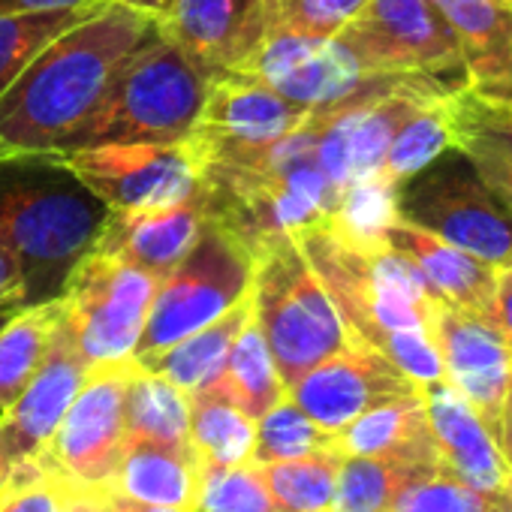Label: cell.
<instances>
[{"label": "cell", "mask_w": 512, "mask_h": 512, "mask_svg": "<svg viewBox=\"0 0 512 512\" xmlns=\"http://www.w3.org/2000/svg\"><path fill=\"white\" fill-rule=\"evenodd\" d=\"M205 220V193L202 187H196L187 199H178L172 205L112 211L94 247L157 278H166L187 256Z\"/></svg>", "instance_id": "d6986e66"}, {"label": "cell", "mask_w": 512, "mask_h": 512, "mask_svg": "<svg viewBox=\"0 0 512 512\" xmlns=\"http://www.w3.org/2000/svg\"><path fill=\"white\" fill-rule=\"evenodd\" d=\"M500 512H512V500H509V497L503 500V506H500Z\"/></svg>", "instance_id": "681fc988"}, {"label": "cell", "mask_w": 512, "mask_h": 512, "mask_svg": "<svg viewBox=\"0 0 512 512\" xmlns=\"http://www.w3.org/2000/svg\"><path fill=\"white\" fill-rule=\"evenodd\" d=\"M127 437L190 446V398L139 362L127 386Z\"/></svg>", "instance_id": "f1b7e54d"}, {"label": "cell", "mask_w": 512, "mask_h": 512, "mask_svg": "<svg viewBox=\"0 0 512 512\" xmlns=\"http://www.w3.org/2000/svg\"><path fill=\"white\" fill-rule=\"evenodd\" d=\"M497 443L503 449L506 464L512 467V374H509V386H506V401H503V413H500V431H497Z\"/></svg>", "instance_id": "ee69618b"}, {"label": "cell", "mask_w": 512, "mask_h": 512, "mask_svg": "<svg viewBox=\"0 0 512 512\" xmlns=\"http://www.w3.org/2000/svg\"><path fill=\"white\" fill-rule=\"evenodd\" d=\"M76 491L40 461L10 467L0 488V512H67Z\"/></svg>", "instance_id": "f35d334b"}, {"label": "cell", "mask_w": 512, "mask_h": 512, "mask_svg": "<svg viewBox=\"0 0 512 512\" xmlns=\"http://www.w3.org/2000/svg\"><path fill=\"white\" fill-rule=\"evenodd\" d=\"M509 4H512V0H509Z\"/></svg>", "instance_id": "f907efd6"}, {"label": "cell", "mask_w": 512, "mask_h": 512, "mask_svg": "<svg viewBox=\"0 0 512 512\" xmlns=\"http://www.w3.org/2000/svg\"><path fill=\"white\" fill-rule=\"evenodd\" d=\"M196 455L190 446H169L127 437L106 494L136 503L190 509L196 488Z\"/></svg>", "instance_id": "d4e9b609"}, {"label": "cell", "mask_w": 512, "mask_h": 512, "mask_svg": "<svg viewBox=\"0 0 512 512\" xmlns=\"http://www.w3.org/2000/svg\"><path fill=\"white\" fill-rule=\"evenodd\" d=\"M199 392H211L244 410L250 419H260L269 413L281 398H287V386L275 368V359L269 353V344L256 326L253 314L238 332L220 374Z\"/></svg>", "instance_id": "4316f807"}, {"label": "cell", "mask_w": 512, "mask_h": 512, "mask_svg": "<svg viewBox=\"0 0 512 512\" xmlns=\"http://www.w3.org/2000/svg\"><path fill=\"white\" fill-rule=\"evenodd\" d=\"M106 4H124L130 10H139V13H148V16L160 19L175 4V0H106Z\"/></svg>", "instance_id": "f6af8a7d"}, {"label": "cell", "mask_w": 512, "mask_h": 512, "mask_svg": "<svg viewBox=\"0 0 512 512\" xmlns=\"http://www.w3.org/2000/svg\"><path fill=\"white\" fill-rule=\"evenodd\" d=\"M455 148L473 163L485 187L512 214V103H494L470 88L452 91Z\"/></svg>", "instance_id": "cb8c5ba5"}, {"label": "cell", "mask_w": 512, "mask_h": 512, "mask_svg": "<svg viewBox=\"0 0 512 512\" xmlns=\"http://www.w3.org/2000/svg\"><path fill=\"white\" fill-rule=\"evenodd\" d=\"M437 467H413L386 458L344 455L329 512H392L398 494Z\"/></svg>", "instance_id": "1f68e13d"}, {"label": "cell", "mask_w": 512, "mask_h": 512, "mask_svg": "<svg viewBox=\"0 0 512 512\" xmlns=\"http://www.w3.org/2000/svg\"><path fill=\"white\" fill-rule=\"evenodd\" d=\"M85 4V0H0V16H16V13H34V10H55Z\"/></svg>", "instance_id": "b9f144b4"}, {"label": "cell", "mask_w": 512, "mask_h": 512, "mask_svg": "<svg viewBox=\"0 0 512 512\" xmlns=\"http://www.w3.org/2000/svg\"><path fill=\"white\" fill-rule=\"evenodd\" d=\"M449 22L467 88L494 103H512V4L509 0H434Z\"/></svg>", "instance_id": "7402d4cb"}, {"label": "cell", "mask_w": 512, "mask_h": 512, "mask_svg": "<svg viewBox=\"0 0 512 512\" xmlns=\"http://www.w3.org/2000/svg\"><path fill=\"white\" fill-rule=\"evenodd\" d=\"M106 0H85V4L55 7V10H34L0 16V94H4L22 70L67 28L88 19Z\"/></svg>", "instance_id": "4dcf8cb0"}, {"label": "cell", "mask_w": 512, "mask_h": 512, "mask_svg": "<svg viewBox=\"0 0 512 512\" xmlns=\"http://www.w3.org/2000/svg\"><path fill=\"white\" fill-rule=\"evenodd\" d=\"M311 115L250 70H223L211 76L202 115L184 142L193 157L253 151L296 133Z\"/></svg>", "instance_id": "5bb4252c"}, {"label": "cell", "mask_w": 512, "mask_h": 512, "mask_svg": "<svg viewBox=\"0 0 512 512\" xmlns=\"http://www.w3.org/2000/svg\"><path fill=\"white\" fill-rule=\"evenodd\" d=\"M157 287V275L97 247L76 266L61 296V323L88 365L136 353Z\"/></svg>", "instance_id": "30bf717a"}, {"label": "cell", "mask_w": 512, "mask_h": 512, "mask_svg": "<svg viewBox=\"0 0 512 512\" xmlns=\"http://www.w3.org/2000/svg\"><path fill=\"white\" fill-rule=\"evenodd\" d=\"M434 344L443 380L482 416L497 437L506 386L512 374V350L488 311L437 305Z\"/></svg>", "instance_id": "2e32d148"}, {"label": "cell", "mask_w": 512, "mask_h": 512, "mask_svg": "<svg viewBox=\"0 0 512 512\" xmlns=\"http://www.w3.org/2000/svg\"><path fill=\"white\" fill-rule=\"evenodd\" d=\"M103 512H190V509L157 506V503H136V500H124V497H109V494H103Z\"/></svg>", "instance_id": "7bdbcfd3"}, {"label": "cell", "mask_w": 512, "mask_h": 512, "mask_svg": "<svg viewBox=\"0 0 512 512\" xmlns=\"http://www.w3.org/2000/svg\"><path fill=\"white\" fill-rule=\"evenodd\" d=\"M250 314H253V305H250V293H247L235 308H229L208 326L196 329L193 335L181 338L178 344L166 347L163 353L142 359L139 365L145 371L166 377L184 395H193V392L205 389L220 374V368H223L238 332L250 320Z\"/></svg>", "instance_id": "484cf974"}, {"label": "cell", "mask_w": 512, "mask_h": 512, "mask_svg": "<svg viewBox=\"0 0 512 512\" xmlns=\"http://www.w3.org/2000/svg\"><path fill=\"white\" fill-rule=\"evenodd\" d=\"M395 214L497 272L512 266V214L455 145L395 187Z\"/></svg>", "instance_id": "ba28073f"}, {"label": "cell", "mask_w": 512, "mask_h": 512, "mask_svg": "<svg viewBox=\"0 0 512 512\" xmlns=\"http://www.w3.org/2000/svg\"><path fill=\"white\" fill-rule=\"evenodd\" d=\"M157 34L154 16L124 4H100L88 19L58 34L0 94V157L61 154L124 64Z\"/></svg>", "instance_id": "6da1fadb"}, {"label": "cell", "mask_w": 512, "mask_h": 512, "mask_svg": "<svg viewBox=\"0 0 512 512\" xmlns=\"http://www.w3.org/2000/svg\"><path fill=\"white\" fill-rule=\"evenodd\" d=\"M190 398V449L205 464H247L256 446V419L211 392Z\"/></svg>", "instance_id": "f546056e"}, {"label": "cell", "mask_w": 512, "mask_h": 512, "mask_svg": "<svg viewBox=\"0 0 512 512\" xmlns=\"http://www.w3.org/2000/svg\"><path fill=\"white\" fill-rule=\"evenodd\" d=\"M341 458V452H317L290 461L260 464V473L278 512H329Z\"/></svg>", "instance_id": "836d02e7"}, {"label": "cell", "mask_w": 512, "mask_h": 512, "mask_svg": "<svg viewBox=\"0 0 512 512\" xmlns=\"http://www.w3.org/2000/svg\"><path fill=\"white\" fill-rule=\"evenodd\" d=\"M61 323V299L13 308L0 326V410H7L43 365L55 329Z\"/></svg>", "instance_id": "83f0119b"}, {"label": "cell", "mask_w": 512, "mask_h": 512, "mask_svg": "<svg viewBox=\"0 0 512 512\" xmlns=\"http://www.w3.org/2000/svg\"><path fill=\"white\" fill-rule=\"evenodd\" d=\"M109 214L64 154L0 157V253L22 278V308L64 296Z\"/></svg>", "instance_id": "3957f363"}, {"label": "cell", "mask_w": 512, "mask_h": 512, "mask_svg": "<svg viewBox=\"0 0 512 512\" xmlns=\"http://www.w3.org/2000/svg\"><path fill=\"white\" fill-rule=\"evenodd\" d=\"M365 0H266V37H335Z\"/></svg>", "instance_id": "74e56055"}, {"label": "cell", "mask_w": 512, "mask_h": 512, "mask_svg": "<svg viewBox=\"0 0 512 512\" xmlns=\"http://www.w3.org/2000/svg\"><path fill=\"white\" fill-rule=\"evenodd\" d=\"M293 238L320 275L353 341L383 353L419 389L443 380L434 344L437 302L383 235L362 238L323 220Z\"/></svg>", "instance_id": "7a4b0ae2"}, {"label": "cell", "mask_w": 512, "mask_h": 512, "mask_svg": "<svg viewBox=\"0 0 512 512\" xmlns=\"http://www.w3.org/2000/svg\"><path fill=\"white\" fill-rule=\"evenodd\" d=\"M428 422L437 440L440 470L488 494H503L509 464L482 416L446 383L437 380L422 389Z\"/></svg>", "instance_id": "ffe728a7"}, {"label": "cell", "mask_w": 512, "mask_h": 512, "mask_svg": "<svg viewBox=\"0 0 512 512\" xmlns=\"http://www.w3.org/2000/svg\"><path fill=\"white\" fill-rule=\"evenodd\" d=\"M67 512H103V494H73Z\"/></svg>", "instance_id": "bcb514c9"}, {"label": "cell", "mask_w": 512, "mask_h": 512, "mask_svg": "<svg viewBox=\"0 0 512 512\" xmlns=\"http://www.w3.org/2000/svg\"><path fill=\"white\" fill-rule=\"evenodd\" d=\"M250 278L253 250L223 223L208 217L184 260L160 278L133 359L142 362L157 356L235 308L250 293Z\"/></svg>", "instance_id": "52a82bcc"}, {"label": "cell", "mask_w": 512, "mask_h": 512, "mask_svg": "<svg viewBox=\"0 0 512 512\" xmlns=\"http://www.w3.org/2000/svg\"><path fill=\"white\" fill-rule=\"evenodd\" d=\"M88 368L91 365L82 359L70 332L64 323H58L52 347L37 374L7 410H0V443H4L10 467L40 461L67 407L82 389Z\"/></svg>", "instance_id": "e0dca14e"}, {"label": "cell", "mask_w": 512, "mask_h": 512, "mask_svg": "<svg viewBox=\"0 0 512 512\" xmlns=\"http://www.w3.org/2000/svg\"><path fill=\"white\" fill-rule=\"evenodd\" d=\"M365 76H416L467 88L458 40L434 0H365L335 34Z\"/></svg>", "instance_id": "9c48e42d"}, {"label": "cell", "mask_w": 512, "mask_h": 512, "mask_svg": "<svg viewBox=\"0 0 512 512\" xmlns=\"http://www.w3.org/2000/svg\"><path fill=\"white\" fill-rule=\"evenodd\" d=\"M317 452H338V434L320 428L308 413H302L290 401V395L256 419V446H253L256 464L290 461Z\"/></svg>", "instance_id": "d590c367"}, {"label": "cell", "mask_w": 512, "mask_h": 512, "mask_svg": "<svg viewBox=\"0 0 512 512\" xmlns=\"http://www.w3.org/2000/svg\"><path fill=\"white\" fill-rule=\"evenodd\" d=\"M506 497L512 500V467H509V479H506Z\"/></svg>", "instance_id": "c3c4849f"}, {"label": "cell", "mask_w": 512, "mask_h": 512, "mask_svg": "<svg viewBox=\"0 0 512 512\" xmlns=\"http://www.w3.org/2000/svg\"><path fill=\"white\" fill-rule=\"evenodd\" d=\"M64 160L112 211L172 205L199 187L187 142H109Z\"/></svg>", "instance_id": "4fadbf2b"}, {"label": "cell", "mask_w": 512, "mask_h": 512, "mask_svg": "<svg viewBox=\"0 0 512 512\" xmlns=\"http://www.w3.org/2000/svg\"><path fill=\"white\" fill-rule=\"evenodd\" d=\"M208 82L211 73L160 31L124 64L61 154L109 142H184L202 115Z\"/></svg>", "instance_id": "5b68a950"}, {"label": "cell", "mask_w": 512, "mask_h": 512, "mask_svg": "<svg viewBox=\"0 0 512 512\" xmlns=\"http://www.w3.org/2000/svg\"><path fill=\"white\" fill-rule=\"evenodd\" d=\"M380 235L389 247H395L416 269L428 296L437 305L467 308V311H488L491 308L497 269L476 260L473 253L401 220L398 214L383 226Z\"/></svg>", "instance_id": "44dd1931"}, {"label": "cell", "mask_w": 512, "mask_h": 512, "mask_svg": "<svg viewBox=\"0 0 512 512\" xmlns=\"http://www.w3.org/2000/svg\"><path fill=\"white\" fill-rule=\"evenodd\" d=\"M22 308V278L13 263L0 253V311Z\"/></svg>", "instance_id": "60d3db41"}, {"label": "cell", "mask_w": 512, "mask_h": 512, "mask_svg": "<svg viewBox=\"0 0 512 512\" xmlns=\"http://www.w3.org/2000/svg\"><path fill=\"white\" fill-rule=\"evenodd\" d=\"M136 359L91 365L40 464L76 494H106L127 443V386Z\"/></svg>", "instance_id": "8fae6325"}, {"label": "cell", "mask_w": 512, "mask_h": 512, "mask_svg": "<svg viewBox=\"0 0 512 512\" xmlns=\"http://www.w3.org/2000/svg\"><path fill=\"white\" fill-rule=\"evenodd\" d=\"M190 512H278L260 464H196Z\"/></svg>", "instance_id": "e575fe53"}, {"label": "cell", "mask_w": 512, "mask_h": 512, "mask_svg": "<svg viewBox=\"0 0 512 512\" xmlns=\"http://www.w3.org/2000/svg\"><path fill=\"white\" fill-rule=\"evenodd\" d=\"M208 217L250 250L275 235H296L329 220L338 199L317 157V118L253 151L193 157Z\"/></svg>", "instance_id": "277c9868"}, {"label": "cell", "mask_w": 512, "mask_h": 512, "mask_svg": "<svg viewBox=\"0 0 512 512\" xmlns=\"http://www.w3.org/2000/svg\"><path fill=\"white\" fill-rule=\"evenodd\" d=\"M7 470H10V464H7V452H4V443H0V488H4Z\"/></svg>", "instance_id": "7dc6e473"}, {"label": "cell", "mask_w": 512, "mask_h": 512, "mask_svg": "<svg viewBox=\"0 0 512 512\" xmlns=\"http://www.w3.org/2000/svg\"><path fill=\"white\" fill-rule=\"evenodd\" d=\"M157 22L211 76L247 70L266 40V0H175Z\"/></svg>", "instance_id": "ac0fdd59"}, {"label": "cell", "mask_w": 512, "mask_h": 512, "mask_svg": "<svg viewBox=\"0 0 512 512\" xmlns=\"http://www.w3.org/2000/svg\"><path fill=\"white\" fill-rule=\"evenodd\" d=\"M250 305L287 389L353 344L332 296L293 235H275L253 250Z\"/></svg>", "instance_id": "8992f818"}, {"label": "cell", "mask_w": 512, "mask_h": 512, "mask_svg": "<svg viewBox=\"0 0 512 512\" xmlns=\"http://www.w3.org/2000/svg\"><path fill=\"white\" fill-rule=\"evenodd\" d=\"M503 500L506 491L488 494L443 470H431L398 494L392 512H500Z\"/></svg>", "instance_id": "8d00e7d4"}, {"label": "cell", "mask_w": 512, "mask_h": 512, "mask_svg": "<svg viewBox=\"0 0 512 512\" xmlns=\"http://www.w3.org/2000/svg\"><path fill=\"white\" fill-rule=\"evenodd\" d=\"M338 452L440 470L437 440L422 392L386 401L353 419L344 431H338Z\"/></svg>", "instance_id": "603a6c76"}, {"label": "cell", "mask_w": 512, "mask_h": 512, "mask_svg": "<svg viewBox=\"0 0 512 512\" xmlns=\"http://www.w3.org/2000/svg\"><path fill=\"white\" fill-rule=\"evenodd\" d=\"M488 314L494 317L503 341L512 350V266L497 272V284H494V296H491V308Z\"/></svg>", "instance_id": "ab89813d"}, {"label": "cell", "mask_w": 512, "mask_h": 512, "mask_svg": "<svg viewBox=\"0 0 512 512\" xmlns=\"http://www.w3.org/2000/svg\"><path fill=\"white\" fill-rule=\"evenodd\" d=\"M247 70L272 85L281 97L311 112L338 109L416 82V76H365L335 37L293 34L266 37Z\"/></svg>", "instance_id": "7c38bea8"}, {"label": "cell", "mask_w": 512, "mask_h": 512, "mask_svg": "<svg viewBox=\"0 0 512 512\" xmlns=\"http://www.w3.org/2000/svg\"><path fill=\"white\" fill-rule=\"evenodd\" d=\"M413 392L422 389L383 353L359 341L329 356L287 389L290 401L332 434L344 431L362 413Z\"/></svg>", "instance_id": "9a60e30c"}, {"label": "cell", "mask_w": 512, "mask_h": 512, "mask_svg": "<svg viewBox=\"0 0 512 512\" xmlns=\"http://www.w3.org/2000/svg\"><path fill=\"white\" fill-rule=\"evenodd\" d=\"M449 97H452V91L431 97L425 106H419L404 121V127L395 133V139H392V145L386 151L380 178H386L389 184L398 187L404 178L425 169L431 160H437L446 148L455 145Z\"/></svg>", "instance_id": "d6a6232c"}]
</instances>
